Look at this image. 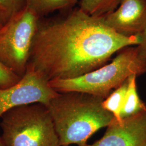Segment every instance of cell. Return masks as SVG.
Returning <instances> with one entry per match:
<instances>
[{
    "mask_svg": "<svg viewBox=\"0 0 146 146\" xmlns=\"http://www.w3.org/2000/svg\"><path fill=\"white\" fill-rule=\"evenodd\" d=\"M105 99L80 92L58 93L47 107L58 139L59 146L87 145L89 139L107 127L114 116L104 110Z\"/></svg>",
    "mask_w": 146,
    "mask_h": 146,
    "instance_id": "cell-2",
    "label": "cell"
},
{
    "mask_svg": "<svg viewBox=\"0 0 146 146\" xmlns=\"http://www.w3.org/2000/svg\"><path fill=\"white\" fill-rule=\"evenodd\" d=\"M79 8L88 15L102 17L115 11L121 0H79Z\"/></svg>",
    "mask_w": 146,
    "mask_h": 146,
    "instance_id": "cell-11",
    "label": "cell"
},
{
    "mask_svg": "<svg viewBox=\"0 0 146 146\" xmlns=\"http://www.w3.org/2000/svg\"><path fill=\"white\" fill-rule=\"evenodd\" d=\"M104 136L88 146H146V110L120 122L113 118Z\"/></svg>",
    "mask_w": 146,
    "mask_h": 146,
    "instance_id": "cell-7",
    "label": "cell"
},
{
    "mask_svg": "<svg viewBox=\"0 0 146 146\" xmlns=\"http://www.w3.org/2000/svg\"><path fill=\"white\" fill-rule=\"evenodd\" d=\"M102 17L121 35H140L146 25V0H121L115 11Z\"/></svg>",
    "mask_w": 146,
    "mask_h": 146,
    "instance_id": "cell-8",
    "label": "cell"
},
{
    "mask_svg": "<svg viewBox=\"0 0 146 146\" xmlns=\"http://www.w3.org/2000/svg\"><path fill=\"white\" fill-rule=\"evenodd\" d=\"M0 146H5L3 140L2 139V137L1 136H0Z\"/></svg>",
    "mask_w": 146,
    "mask_h": 146,
    "instance_id": "cell-16",
    "label": "cell"
},
{
    "mask_svg": "<svg viewBox=\"0 0 146 146\" xmlns=\"http://www.w3.org/2000/svg\"><path fill=\"white\" fill-rule=\"evenodd\" d=\"M58 93L28 64L25 74L17 84L0 88V118L7 111L17 107L35 103L47 106Z\"/></svg>",
    "mask_w": 146,
    "mask_h": 146,
    "instance_id": "cell-6",
    "label": "cell"
},
{
    "mask_svg": "<svg viewBox=\"0 0 146 146\" xmlns=\"http://www.w3.org/2000/svg\"><path fill=\"white\" fill-rule=\"evenodd\" d=\"M78 2V0H25V7L40 18L55 11L71 9Z\"/></svg>",
    "mask_w": 146,
    "mask_h": 146,
    "instance_id": "cell-9",
    "label": "cell"
},
{
    "mask_svg": "<svg viewBox=\"0 0 146 146\" xmlns=\"http://www.w3.org/2000/svg\"><path fill=\"white\" fill-rule=\"evenodd\" d=\"M137 77L135 75H133L128 78V87L121 111L122 119L135 115L146 110V104L140 99L137 93Z\"/></svg>",
    "mask_w": 146,
    "mask_h": 146,
    "instance_id": "cell-10",
    "label": "cell"
},
{
    "mask_svg": "<svg viewBox=\"0 0 146 146\" xmlns=\"http://www.w3.org/2000/svg\"><path fill=\"white\" fill-rule=\"evenodd\" d=\"M2 25H2V24H1V23H0V28H1V26H2Z\"/></svg>",
    "mask_w": 146,
    "mask_h": 146,
    "instance_id": "cell-18",
    "label": "cell"
},
{
    "mask_svg": "<svg viewBox=\"0 0 146 146\" xmlns=\"http://www.w3.org/2000/svg\"><path fill=\"white\" fill-rule=\"evenodd\" d=\"M140 41V35H121L102 17L75 8L61 18L39 24L28 64L48 82L76 78L102 67L114 54Z\"/></svg>",
    "mask_w": 146,
    "mask_h": 146,
    "instance_id": "cell-1",
    "label": "cell"
},
{
    "mask_svg": "<svg viewBox=\"0 0 146 146\" xmlns=\"http://www.w3.org/2000/svg\"><path fill=\"white\" fill-rule=\"evenodd\" d=\"M88 146V144H87V145H80V146Z\"/></svg>",
    "mask_w": 146,
    "mask_h": 146,
    "instance_id": "cell-17",
    "label": "cell"
},
{
    "mask_svg": "<svg viewBox=\"0 0 146 146\" xmlns=\"http://www.w3.org/2000/svg\"><path fill=\"white\" fill-rule=\"evenodd\" d=\"M78 1H79V0H78Z\"/></svg>",
    "mask_w": 146,
    "mask_h": 146,
    "instance_id": "cell-19",
    "label": "cell"
},
{
    "mask_svg": "<svg viewBox=\"0 0 146 146\" xmlns=\"http://www.w3.org/2000/svg\"><path fill=\"white\" fill-rule=\"evenodd\" d=\"M128 83V78L118 88L115 89L102 102V106L104 110L112 114L115 120L119 122L122 120L121 111L125 99Z\"/></svg>",
    "mask_w": 146,
    "mask_h": 146,
    "instance_id": "cell-12",
    "label": "cell"
},
{
    "mask_svg": "<svg viewBox=\"0 0 146 146\" xmlns=\"http://www.w3.org/2000/svg\"><path fill=\"white\" fill-rule=\"evenodd\" d=\"M39 19L25 7L0 28V61L21 78L26 72Z\"/></svg>",
    "mask_w": 146,
    "mask_h": 146,
    "instance_id": "cell-5",
    "label": "cell"
},
{
    "mask_svg": "<svg viewBox=\"0 0 146 146\" xmlns=\"http://www.w3.org/2000/svg\"><path fill=\"white\" fill-rule=\"evenodd\" d=\"M21 77L0 61V88H6L17 84Z\"/></svg>",
    "mask_w": 146,
    "mask_h": 146,
    "instance_id": "cell-14",
    "label": "cell"
},
{
    "mask_svg": "<svg viewBox=\"0 0 146 146\" xmlns=\"http://www.w3.org/2000/svg\"><path fill=\"white\" fill-rule=\"evenodd\" d=\"M1 119V137L5 146H59L51 115L44 104L12 108Z\"/></svg>",
    "mask_w": 146,
    "mask_h": 146,
    "instance_id": "cell-4",
    "label": "cell"
},
{
    "mask_svg": "<svg viewBox=\"0 0 146 146\" xmlns=\"http://www.w3.org/2000/svg\"><path fill=\"white\" fill-rule=\"evenodd\" d=\"M25 7V0H0V23L5 24Z\"/></svg>",
    "mask_w": 146,
    "mask_h": 146,
    "instance_id": "cell-13",
    "label": "cell"
},
{
    "mask_svg": "<svg viewBox=\"0 0 146 146\" xmlns=\"http://www.w3.org/2000/svg\"><path fill=\"white\" fill-rule=\"evenodd\" d=\"M146 73V59L140 54L137 46L121 49L112 61L94 71L72 79L49 81L58 93L80 92L106 99L112 90L118 88L131 75Z\"/></svg>",
    "mask_w": 146,
    "mask_h": 146,
    "instance_id": "cell-3",
    "label": "cell"
},
{
    "mask_svg": "<svg viewBox=\"0 0 146 146\" xmlns=\"http://www.w3.org/2000/svg\"><path fill=\"white\" fill-rule=\"evenodd\" d=\"M140 43L137 46L141 56L146 59V25L144 30L140 35Z\"/></svg>",
    "mask_w": 146,
    "mask_h": 146,
    "instance_id": "cell-15",
    "label": "cell"
}]
</instances>
